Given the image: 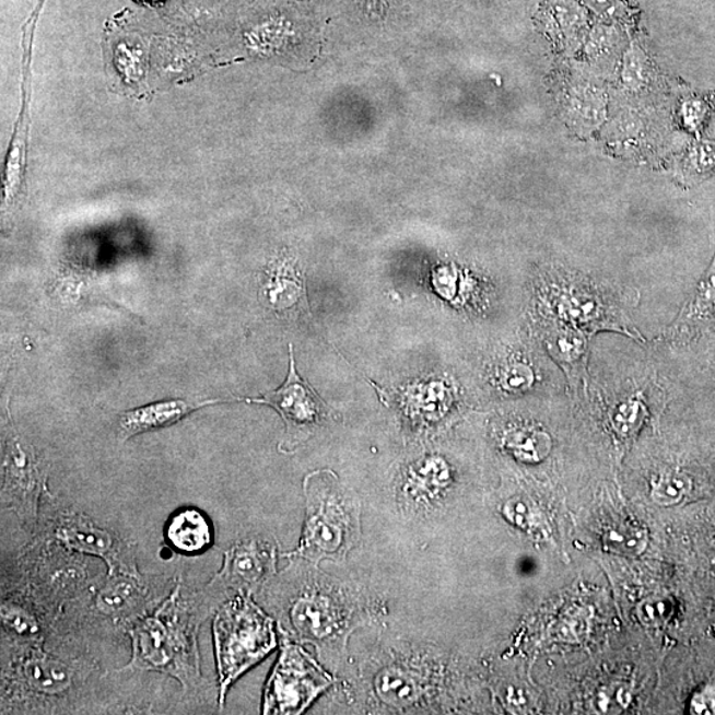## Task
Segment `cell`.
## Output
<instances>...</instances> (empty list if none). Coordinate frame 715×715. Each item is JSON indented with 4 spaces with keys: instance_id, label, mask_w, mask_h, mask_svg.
I'll return each mask as SVG.
<instances>
[{
    "instance_id": "obj_1",
    "label": "cell",
    "mask_w": 715,
    "mask_h": 715,
    "mask_svg": "<svg viewBox=\"0 0 715 715\" xmlns=\"http://www.w3.org/2000/svg\"><path fill=\"white\" fill-rule=\"evenodd\" d=\"M219 606L209 593H191L184 583L128 631L130 661L119 672H155L173 677L185 694L204 685L198 648V631Z\"/></svg>"
},
{
    "instance_id": "obj_2",
    "label": "cell",
    "mask_w": 715,
    "mask_h": 715,
    "mask_svg": "<svg viewBox=\"0 0 715 715\" xmlns=\"http://www.w3.org/2000/svg\"><path fill=\"white\" fill-rule=\"evenodd\" d=\"M213 650L219 677V704L234 683L278 647L273 618L261 610L253 596H231L215 611L212 623Z\"/></svg>"
},
{
    "instance_id": "obj_3",
    "label": "cell",
    "mask_w": 715,
    "mask_h": 715,
    "mask_svg": "<svg viewBox=\"0 0 715 715\" xmlns=\"http://www.w3.org/2000/svg\"><path fill=\"white\" fill-rule=\"evenodd\" d=\"M306 514L298 548L285 556L303 558L318 564L342 560L356 541L358 513L344 499L336 480L312 473L304 482Z\"/></svg>"
},
{
    "instance_id": "obj_4",
    "label": "cell",
    "mask_w": 715,
    "mask_h": 715,
    "mask_svg": "<svg viewBox=\"0 0 715 715\" xmlns=\"http://www.w3.org/2000/svg\"><path fill=\"white\" fill-rule=\"evenodd\" d=\"M332 685V677L285 637L262 694V714L298 715Z\"/></svg>"
},
{
    "instance_id": "obj_5",
    "label": "cell",
    "mask_w": 715,
    "mask_h": 715,
    "mask_svg": "<svg viewBox=\"0 0 715 715\" xmlns=\"http://www.w3.org/2000/svg\"><path fill=\"white\" fill-rule=\"evenodd\" d=\"M278 551L265 539H242L225 550L222 569L204 587L219 606L237 594L255 595L273 578Z\"/></svg>"
},
{
    "instance_id": "obj_6",
    "label": "cell",
    "mask_w": 715,
    "mask_h": 715,
    "mask_svg": "<svg viewBox=\"0 0 715 715\" xmlns=\"http://www.w3.org/2000/svg\"><path fill=\"white\" fill-rule=\"evenodd\" d=\"M291 366L284 385L274 392L257 399H247L249 403L267 405L280 413L285 423V437L282 449H293L309 438L319 426L332 418L329 406L319 398L304 378L297 373L291 344Z\"/></svg>"
},
{
    "instance_id": "obj_7",
    "label": "cell",
    "mask_w": 715,
    "mask_h": 715,
    "mask_svg": "<svg viewBox=\"0 0 715 715\" xmlns=\"http://www.w3.org/2000/svg\"><path fill=\"white\" fill-rule=\"evenodd\" d=\"M79 679L71 664L46 654L40 645H31L3 669V693L17 689L28 699L59 700L72 692Z\"/></svg>"
},
{
    "instance_id": "obj_8",
    "label": "cell",
    "mask_w": 715,
    "mask_h": 715,
    "mask_svg": "<svg viewBox=\"0 0 715 715\" xmlns=\"http://www.w3.org/2000/svg\"><path fill=\"white\" fill-rule=\"evenodd\" d=\"M54 536L62 548L102 560L108 567V575L142 576L137 567L133 546L83 513H62L55 525Z\"/></svg>"
},
{
    "instance_id": "obj_9",
    "label": "cell",
    "mask_w": 715,
    "mask_h": 715,
    "mask_svg": "<svg viewBox=\"0 0 715 715\" xmlns=\"http://www.w3.org/2000/svg\"><path fill=\"white\" fill-rule=\"evenodd\" d=\"M44 477L35 460L34 452L16 437L4 444L2 509L12 512L26 526L36 528L39 503L44 491Z\"/></svg>"
},
{
    "instance_id": "obj_10",
    "label": "cell",
    "mask_w": 715,
    "mask_h": 715,
    "mask_svg": "<svg viewBox=\"0 0 715 715\" xmlns=\"http://www.w3.org/2000/svg\"><path fill=\"white\" fill-rule=\"evenodd\" d=\"M152 594L143 576L108 575L94 595V606L113 622L131 625L152 611Z\"/></svg>"
},
{
    "instance_id": "obj_11",
    "label": "cell",
    "mask_w": 715,
    "mask_h": 715,
    "mask_svg": "<svg viewBox=\"0 0 715 715\" xmlns=\"http://www.w3.org/2000/svg\"><path fill=\"white\" fill-rule=\"evenodd\" d=\"M553 294V306L563 324L579 330L617 329L633 336L612 307L586 288L564 286Z\"/></svg>"
},
{
    "instance_id": "obj_12",
    "label": "cell",
    "mask_w": 715,
    "mask_h": 715,
    "mask_svg": "<svg viewBox=\"0 0 715 715\" xmlns=\"http://www.w3.org/2000/svg\"><path fill=\"white\" fill-rule=\"evenodd\" d=\"M288 623L294 637L304 643H323L337 635L341 617L328 599L316 595H301L292 600Z\"/></svg>"
},
{
    "instance_id": "obj_13",
    "label": "cell",
    "mask_w": 715,
    "mask_h": 715,
    "mask_svg": "<svg viewBox=\"0 0 715 715\" xmlns=\"http://www.w3.org/2000/svg\"><path fill=\"white\" fill-rule=\"evenodd\" d=\"M163 536L168 548L187 556L203 554L215 542L211 519L191 506L180 507L168 517Z\"/></svg>"
},
{
    "instance_id": "obj_14",
    "label": "cell",
    "mask_w": 715,
    "mask_h": 715,
    "mask_svg": "<svg viewBox=\"0 0 715 715\" xmlns=\"http://www.w3.org/2000/svg\"><path fill=\"white\" fill-rule=\"evenodd\" d=\"M213 403H216V400L203 401V403L181 399L165 400L124 412L119 418V437L125 442L150 431L167 429L191 412Z\"/></svg>"
},
{
    "instance_id": "obj_15",
    "label": "cell",
    "mask_w": 715,
    "mask_h": 715,
    "mask_svg": "<svg viewBox=\"0 0 715 715\" xmlns=\"http://www.w3.org/2000/svg\"><path fill=\"white\" fill-rule=\"evenodd\" d=\"M549 353L569 375L571 384L582 385L586 378L587 340L582 330L562 325L546 338Z\"/></svg>"
},
{
    "instance_id": "obj_16",
    "label": "cell",
    "mask_w": 715,
    "mask_h": 715,
    "mask_svg": "<svg viewBox=\"0 0 715 715\" xmlns=\"http://www.w3.org/2000/svg\"><path fill=\"white\" fill-rule=\"evenodd\" d=\"M2 630L3 635L19 647L39 645L43 638L39 619L33 608L10 598L2 600Z\"/></svg>"
},
{
    "instance_id": "obj_17",
    "label": "cell",
    "mask_w": 715,
    "mask_h": 715,
    "mask_svg": "<svg viewBox=\"0 0 715 715\" xmlns=\"http://www.w3.org/2000/svg\"><path fill=\"white\" fill-rule=\"evenodd\" d=\"M450 482V470L443 460L431 459L413 469L406 481L405 494L412 503H432Z\"/></svg>"
},
{
    "instance_id": "obj_18",
    "label": "cell",
    "mask_w": 715,
    "mask_h": 715,
    "mask_svg": "<svg viewBox=\"0 0 715 715\" xmlns=\"http://www.w3.org/2000/svg\"><path fill=\"white\" fill-rule=\"evenodd\" d=\"M504 444L520 461L539 462L551 450V438L546 432L536 429H513L506 432Z\"/></svg>"
},
{
    "instance_id": "obj_19",
    "label": "cell",
    "mask_w": 715,
    "mask_h": 715,
    "mask_svg": "<svg viewBox=\"0 0 715 715\" xmlns=\"http://www.w3.org/2000/svg\"><path fill=\"white\" fill-rule=\"evenodd\" d=\"M418 681L410 672L401 669H388L376 680V693L388 704L401 706L409 705L420 695Z\"/></svg>"
},
{
    "instance_id": "obj_20",
    "label": "cell",
    "mask_w": 715,
    "mask_h": 715,
    "mask_svg": "<svg viewBox=\"0 0 715 715\" xmlns=\"http://www.w3.org/2000/svg\"><path fill=\"white\" fill-rule=\"evenodd\" d=\"M692 479L680 470H668L652 481V500L658 506H675L692 491Z\"/></svg>"
},
{
    "instance_id": "obj_21",
    "label": "cell",
    "mask_w": 715,
    "mask_h": 715,
    "mask_svg": "<svg viewBox=\"0 0 715 715\" xmlns=\"http://www.w3.org/2000/svg\"><path fill=\"white\" fill-rule=\"evenodd\" d=\"M504 517L520 530L530 535H546L548 524L541 509L530 499L514 497L503 506Z\"/></svg>"
},
{
    "instance_id": "obj_22",
    "label": "cell",
    "mask_w": 715,
    "mask_h": 715,
    "mask_svg": "<svg viewBox=\"0 0 715 715\" xmlns=\"http://www.w3.org/2000/svg\"><path fill=\"white\" fill-rule=\"evenodd\" d=\"M603 543L613 553L638 555L647 549V531L632 525L611 526L605 532Z\"/></svg>"
},
{
    "instance_id": "obj_23",
    "label": "cell",
    "mask_w": 715,
    "mask_h": 715,
    "mask_svg": "<svg viewBox=\"0 0 715 715\" xmlns=\"http://www.w3.org/2000/svg\"><path fill=\"white\" fill-rule=\"evenodd\" d=\"M647 418V407L640 397H631L617 406L611 413V425L614 434L630 438L642 429Z\"/></svg>"
},
{
    "instance_id": "obj_24",
    "label": "cell",
    "mask_w": 715,
    "mask_h": 715,
    "mask_svg": "<svg viewBox=\"0 0 715 715\" xmlns=\"http://www.w3.org/2000/svg\"><path fill=\"white\" fill-rule=\"evenodd\" d=\"M715 309V260L708 269L706 276L700 282L698 292L690 301L685 310L681 313V317L677 325L685 326L692 323H699L702 318L708 317Z\"/></svg>"
},
{
    "instance_id": "obj_25",
    "label": "cell",
    "mask_w": 715,
    "mask_h": 715,
    "mask_svg": "<svg viewBox=\"0 0 715 715\" xmlns=\"http://www.w3.org/2000/svg\"><path fill=\"white\" fill-rule=\"evenodd\" d=\"M673 611V601L668 596L655 595L638 606L637 617L645 625L660 626L669 622Z\"/></svg>"
},
{
    "instance_id": "obj_26",
    "label": "cell",
    "mask_w": 715,
    "mask_h": 715,
    "mask_svg": "<svg viewBox=\"0 0 715 715\" xmlns=\"http://www.w3.org/2000/svg\"><path fill=\"white\" fill-rule=\"evenodd\" d=\"M501 384L507 391H525L535 384V373L524 362H512L503 368Z\"/></svg>"
},
{
    "instance_id": "obj_27",
    "label": "cell",
    "mask_w": 715,
    "mask_h": 715,
    "mask_svg": "<svg viewBox=\"0 0 715 715\" xmlns=\"http://www.w3.org/2000/svg\"><path fill=\"white\" fill-rule=\"evenodd\" d=\"M690 713L692 714H715V687L705 685L690 701Z\"/></svg>"
},
{
    "instance_id": "obj_28",
    "label": "cell",
    "mask_w": 715,
    "mask_h": 715,
    "mask_svg": "<svg viewBox=\"0 0 715 715\" xmlns=\"http://www.w3.org/2000/svg\"><path fill=\"white\" fill-rule=\"evenodd\" d=\"M599 702L601 711L610 713L629 705L630 694L624 688H612L601 692Z\"/></svg>"
},
{
    "instance_id": "obj_29",
    "label": "cell",
    "mask_w": 715,
    "mask_h": 715,
    "mask_svg": "<svg viewBox=\"0 0 715 715\" xmlns=\"http://www.w3.org/2000/svg\"><path fill=\"white\" fill-rule=\"evenodd\" d=\"M643 68L642 61L636 58V56H632V58H626V66H625V79L629 81H632V83H636V81L642 80V74L643 72L640 71V69Z\"/></svg>"
},
{
    "instance_id": "obj_30",
    "label": "cell",
    "mask_w": 715,
    "mask_h": 715,
    "mask_svg": "<svg viewBox=\"0 0 715 715\" xmlns=\"http://www.w3.org/2000/svg\"><path fill=\"white\" fill-rule=\"evenodd\" d=\"M136 2L145 5H160L166 3L167 0H136Z\"/></svg>"
}]
</instances>
